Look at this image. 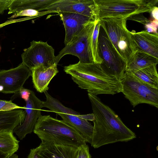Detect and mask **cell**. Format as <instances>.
Returning <instances> with one entry per match:
<instances>
[{
	"label": "cell",
	"instance_id": "cell-1",
	"mask_svg": "<svg viewBox=\"0 0 158 158\" xmlns=\"http://www.w3.org/2000/svg\"><path fill=\"white\" fill-rule=\"evenodd\" d=\"M88 95L94 116L92 147L98 148L108 144L128 141L136 137L135 133L98 97L89 93Z\"/></svg>",
	"mask_w": 158,
	"mask_h": 158
},
{
	"label": "cell",
	"instance_id": "cell-2",
	"mask_svg": "<svg viewBox=\"0 0 158 158\" xmlns=\"http://www.w3.org/2000/svg\"><path fill=\"white\" fill-rule=\"evenodd\" d=\"M64 70L79 88L94 95H114L122 91L120 81L106 73L99 64L78 62L65 66Z\"/></svg>",
	"mask_w": 158,
	"mask_h": 158
},
{
	"label": "cell",
	"instance_id": "cell-3",
	"mask_svg": "<svg viewBox=\"0 0 158 158\" xmlns=\"http://www.w3.org/2000/svg\"><path fill=\"white\" fill-rule=\"evenodd\" d=\"M41 142L79 147L85 139L73 127L50 115H41L38 119L33 131Z\"/></svg>",
	"mask_w": 158,
	"mask_h": 158
},
{
	"label": "cell",
	"instance_id": "cell-4",
	"mask_svg": "<svg viewBox=\"0 0 158 158\" xmlns=\"http://www.w3.org/2000/svg\"><path fill=\"white\" fill-rule=\"evenodd\" d=\"M97 20L108 18L127 19L145 12L150 13L158 0H94Z\"/></svg>",
	"mask_w": 158,
	"mask_h": 158
},
{
	"label": "cell",
	"instance_id": "cell-5",
	"mask_svg": "<svg viewBox=\"0 0 158 158\" xmlns=\"http://www.w3.org/2000/svg\"><path fill=\"white\" fill-rule=\"evenodd\" d=\"M127 19L108 18L100 20L113 45L127 64L137 49L127 27Z\"/></svg>",
	"mask_w": 158,
	"mask_h": 158
},
{
	"label": "cell",
	"instance_id": "cell-6",
	"mask_svg": "<svg viewBox=\"0 0 158 158\" xmlns=\"http://www.w3.org/2000/svg\"><path fill=\"white\" fill-rule=\"evenodd\" d=\"M98 53L102 60L100 64L102 69L108 75L121 81L124 76L127 63L117 52L101 23L98 36Z\"/></svg>",
	"mask_w": 158,
	"mask_h": 158
},
{
	"label": "cell",
	"instance_id": "cell-7",
	"mask_svg": "<svg viewBox=\"0 0 158 158\" xmlns=\"http://www.w3.org/2000/svg\"><path fill=\"white\" fill-rule=\"evenodd\" d=\"M120 81L122 92L133 107L146 103L158 108V88L144 82L127 71Z\"/></svg>",
	"mask_w": 158,
	"mask_h": 158
},
{
	"label": "cell",
	"instance_id": "cell-8",
	"mask_svg": "<svg viewBox=\"0 0 158 158\" xmlns=\"http://www.w3.org/2000/svg\"><path fill=\"white\" fill-rule=\"evenodd\" d=\"M46 100L42 101V107H46L60 116L63 120L75 129L85 139L86 142L91 143L93 126L84 119L83 115L71 108L66 107L58 100L48 92H44Z\"/></svg>",
	"mask_w": 158,
	"mask_h": 158
},
{
	"label": "cell",
	"instance_id": "cell-9",
	"mask_svg": "<svg viewBox=\"0 0 158 158\" xmlns=\"http://www.w3.org/2000/svg\"><path fill=\"white\" fill-rule=\"evenodd\" d=\"M96 21L87 23L82 30L59 52L56 56V64H58L63 56L67 54L77 57L79 60V62L81 63L94 62L91 48V40Z\"/></svg>",
	"mask_w": 158,
	"mask_h": 158
},
{
	"label": "cell",
	"instance_id": "cell-10",
	"mask_svg": "<svg viewBox=\"0 0 158 158\" xmlns=\"http://www.w3.org/2000/svg\"><path fill=\"white\" fill-rule=\"evenodd\" d=\"M21 56L22 63L30 70L40 65L49 68L56 64L54 49L41 41L31 42L30 46L24 49Z\"/></svg>",
	"mask_w": 158,
	"mask_h": 158
},
{
	"label": "cell",
	"instance_id": "cell-11",
	"mask_svg": "<svg viewBox=\"0 0 158 158\" xmlns=\"http://www.w3.org/2000/svg\"><path fill=\"white\" fill-rule=\"evenodd\" d=\"M31 75V70L22 63L15 68L0 70V86L2 93H16L23 88L26 81Z\"/></svg>",
	"mask_w": 158,
	"mask_h": 158
},
{
	"label": "cell",
	"instance_id": "cell-12",
	"mask_svg": "<svg viewBox=\"0 0 158 158\" xmlns=\"http://www.w3.org/2000/svg\"><path fill=\"white\" fill-rule=\"evenodd\" d=\"M25 102L26 105L24 107L26 114L24 121L13 130V132L21 140L33 131L38 119L42 115V101L36 96L33 91L31 90L29 98Z\"/></svg>",
	"mask_w": 158,
	"mask_h": 158
},
{
	"label": "cell",
	"instance_id": "cell-13",
	"mask_svg": "<svg viewBox=\"0 0 158 158\" xmlns=\"http://www.w3.org/2000/svg\"><path fill=\"white\" fill-rule=\"evenodd\" d=\"M77 13L97 20V7L94 0H57L46 10Z\"/></svg>",
	"mask_w": 158,
	"mask_h": 158
},
{
	"label": "cell",
	"instance_id": "cell-14",
	"mask_svg": "<svg viewBox=\"0 0 158 158\" xmlns=\"http://www.w3.org/2000/svg\"><path fill=\"white\" fill-rule=\"evenodd\" d=\"M58 13L63 22L65 30L64 43L65 45L82 30L87 23L95 21L89 17L77 13L64 12Z\"/></svg>",
	"mask_w": 158,
	"mask_h": 158
},
{
	"label": "cell",
	"instance_id": "cell-15",
	"mask_svg": "<svg viewBox=\"0 0 158 158\" xmlns=\"http://www.w3.org/2000/svg\"><path fill=\"white\" fill-rule=\"evenodd\" d=\"M78 147L41 142L36 148L41 158H75Z\"/></svg>",
	"mask_w": 158,
	"mask_h": 158
},
{
	"label": "cell",
	"instance_id": "cell-16",
	"mask_svg": "<svg viewBox=\"0 0 158 158\" xmlns=\"http://www.w3.org/2000/svg\"><path fill=\"white\" fill-rule=\"evenodd\" d=\"M131 33L137 50L158 58V34H151L146 30Z\"/></svg>",
	"mask_w": 158,
	"mask_h": 158
},
{
	"label": "cell",
	"instance_id": "cell-17",
	"mask_svg": "<svg viewBox=\"0 0 158 158\" xmlns=\"http://www.w3.org/2000/svg\"><path fill=\"white\" fill-rule=\"evenodd\" d=\"M31 70L34 86L38 92L41 93L48 90L51 81L59 72L56 64L49 68L40 65Z\"/></svg>",
	"mask_w": 158,
	"mask_h": 158
},
{
	"label": "cell",
	"instance_id": "cell-18",
	"mask_svg": "<svg viewBox=\"0 0 158 158\" xmlns=\"http://www.w3.org/2000/svg\"><path fill=\"white\" fill-rule=\"evenodd\" d=\"M25 110L16 109L9 111H0V130L13 131L18 125L24 122L26 116Z\"/></svg>",
	"mask_w": 158,
	"mask_h": 158
},
{
	"label": "cell",
	"instance_id": "cell-19",
	"mask_svg": "<svg viewBox=\"0 0 158 158\" xmlns=\"http://www.w3.org/2000/svg\"><path fill=\"white\" fill-rule=\"evenodd\" d=\"M57 0H12L9 7L8 14L27 9L40 11L46 9Z\"/></svg>",
	"mask_w": 158,
	"mask_h": 158
},
{
	"label": "cell",
	"instance_id": "cell-20",
	"mask_svg": "<svg viewBox=\"0 0 158 158\" xmlns=\"http://www.w3.org/2000/svg\"><path fill=\"white\" fill-rule=\"evenodd\" d=\"M158 63V58L137 50L127 64L126 71L133 72Z\"/></svg>",
	"mask_w": 158,
	"mask_h": 158
},
{
	"label": "cell",
	"instance_id": "cell-21",
	"mask_svg": "<svg viewBox=\"0 0 158 158\" xmlns=\"http://www.w3.org/2000/svg\"><path fill=\"white\" fill-rule=\"evenodd\" d=\"M13 133L11 130H0V152L7 157L15 154L19 149V141Z\"/></svg>",
	"mask_w": 158,
	"mask_h": 158
},
{
	"label": "cell",
	"instance_id": "cell-22",
	"mask_svg": "<svg viewBox=\"0 0 158 158\" xmlns=\"http://www.w3.org/2000/svg\"><path fill=\"white\" fill-rule=\"evenodd\" d=\"M156 65H152L136 71L130 72L144 82L158 88V74Z\"/></svg>",
	"mask_w": 158,
	"mask_h": 158
},
{
	"label": "cell",
	"instance_id": "cell-23",
	"mask_svg": "<svg viewBox=\"0 0 158 158\" xmlns=\"http://www.w3.org/2000/svg\"><path fill=\"white\" fill-rule=\"evenodd\" d=\"M100 26V20L96 21L91 40V48L94 62L100 64L102 60L98 53V36Z\"/></svg>",
	"mask_w": 158,
	"mask_h": 158
},
{
	"label": "cell",
	"instance_id": "cell-24",
	"mask_svg": "<svg viewBox=\"0 0 158 158\" xmlns=\"http://www.w3.org/2000/svg\"><path fill=\"white\" fill-rule=\"evenodd\" d=\"M56 13L57 12L51 10H46L43 11H39L37 10L31 9H27L22 10L15 12L13 14L11 17L8 18V19H14L19 16H26L27 17L37 16L40 17L48 14Z\"/></svg>",
	"mask_w": 158,
	"mask_h": 158
},
{
	"label": "cell",
	"instance_id": "cell-25",
	"mask_svg": "<svg viewBox=\"0 0 158 158\" xmlns=\"http://www.w3.org/2000/svg\"><path fill=\"white\" fill-rule=\"evenodd\" d=\"M24 109V107H21L13 103L12 100H0V111H9L16 109Z\"/></svg>",
	"mask_w": 158,
	"mask_h": 158
},
{
	"label": "cell",
	"instance_id": "cell-26",
	"mask_svg": "<svg viewBox=\"0 0 158 158\" xmlns=\"http://www.w3.org/2000/svg\"><path fill=\"white\" fill-rule=\"evenodd\" d=\"M86 143L78 148L75 158H91L89 146Z\"/></svg>",
	"mask_w": 158,
	"mask_h": 158
},
{
	"label": "cell",
	"instance_id": "cell-27",
	"mask_svg": "<svg viewBox=\"0 0 158 158\" xmlns=\"http://www.w3.org/2000/svg\"><path fill=\"white\" fill-rule=\"evenodd\" d=\"M158 26V20L154 19L152 21H149L145 27L147 32L150 33H153V34H158L157 30Z\"/></svg>",
	"mask_w": 158,
	"mask_h": 158
},
{
	"label": "cell",
	"instance_id": "cell-28",
	"mask_svg": "<svg viewBox=\"0 0 158 158\" xmlns=\"http://www.w3.org/2000/svg\"><path fill=\"white\" fill-rule=\"evenodd\" d=\"M36 17H38L37 16L34 17H27L26 18H20L18 19H10L9 20H8L5 22L4 23H2L0 24V28H1L4 26L6 25H7L10 24L11 23L20 22L25 20L32 19Z\"/></svg>",
	"mask_w": 158,
	"mask_h": 158
},
{
	"label": "cell",
	"instance_id": "cell-29",
	"mask_svg": "<svg viewBox=\"0 0 158 158\" xmlns=\"http://www.w3.org/2000/svg\"><path fill=\"white\" fill-rule=\"evenodd\" d=\"M12 0H0V15L3 14L4 11L8 10Z\"/></svg>",
	"mask_w": 158,
	"mask_h": 158
},
{
	"label": "cell",
	"instance_id": "cell-30",
	"mask_svg": "<svg viewBox=\"0 0 158 158\" xmlns=\"http://www.w3.org/2000/svg\"><path fill=\"white\" fill-rule=\"evenodd\" d=\"M31 92V90L23 88L20 89L18 93L21 98L25 101L29 99Z\"/></svg>",
	"mask_w": 158,
	"mask_h": 158
},
{
	"label": "cell",
	"instance_id": "cell-31",
	"mask_svg": "<svg viewBox=\"0 0 158 158\" xmlns=\"http://www.w3.org/2000/svg\"><path fill=\"white\" fill-rule=\"evenodd\" d=\"M27 158H41L38 153L36 148L31 150Z\"/></svg>",
	"mask_w": 158,
	"mask_h": 158
},
{
	"label": "cell",
	"instance_id": "cell-32",
	"mask_svg": "<svg viewBox=\"0 0 158 158\" xmlns=\"http://www.w3.org/2000/svg\"><path fill=\"white\" fill-rule=\"evenodd\" d=\"M158 8L157 6H156L152 10L151 12L152 15L154 19L158 20Z\"/></svg>",
	"mask_w": 158,
	"mask_h": 158
},
{
	"label": "cell",
	"instance_id": "cell-33",
	"mask_svg": "<svg viewBox=\"0 0 158 158\" xmlns=\"http://www.w3.org/2000/svg\"><path fill=\"white\" fill-rule=\"evenodd\" d=\"M5 158H18V156L16 154H14L9 157H6Z\"/></svg>",
	"mask_w": 158,
	"mask_h": 158
},
{
	"label": "cell",
	"instance_id": "cell-34",
	"mask_svg": "<svg viewBox=\"0 0 158 158\" xmlns=\"http://www.w3.org/2000/svg\"><path fill=\"white\" fill-rule=\"evenodd\" d=\"M6 157L5 156H4L3 154L1 153L0 152V158H5Z\"/></svg>",
	"mask_w": 158,
	"mask_h": 158
},
{
	"label": "cell",
	"instance_id": "cell-35",
	"mask_svg": "<svg viewBox=\"0 0 158 158\" xmlns=\"http://www.w3.org/2000/svg\"><path fill=\"white\" fill-rule=\"evenodd\" d=\"M1 46L0 45V52L1 51Z\"/></svg>",
	"mask_w": 158,
	"mask_h": 158
},
{
	"label": "cell",
	"instance_id": "cell-36",
	"mask_svg": "<svg viewBox=\"0 0 158 158\" xmlns=\"http://www.w3.org/2000/svg\"><path fill=\"white\" fill-rule=\"evenodd\" d=\"M1 70V69H0V70Z\"/></svg>",
	"mask_w": 158,
	"mask_h": 158
}]
</instances>
